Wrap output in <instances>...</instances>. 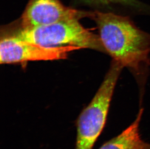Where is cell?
Listing matches in <instances>:
<instances>
[{"label": "cell", "mask_w": 150, "mask_h": 149, "mask_svg": "<svg viewBox=\"0 0 150 149\" xmlns=\"http://www.w3.org/2000/svg\"><path fill=\"white\" fill-rule=\"evenodd\" d=\"M95 21L105 52L132 72L143 86L150 66V34L139 28L129 17L96 11Z\"/></svg>", "instance_id": "cell-1"}, {"label": "cell", "mask_w": 150, "mask_h": 149, "mask_svg": "<svg viewBox=\"0 0 150 149\" xmlns=\"http://www.w3.org/2000/svg\"><path fill=\"white\" fill-rule=\"evenodd\" d=\"M142 113L143 110H139L136 119L130 125L99 149H150V144L143 141L139 133Z\"/></svg>", "instance_id": "cell-6"}, {"label": "cell", "mask_w": 150, "mask_h": 149, "mask_svg": "<svg viewBox=\"0 0 150 149\" xmlns=\"http://www.w3.org/2000/svg\"><path fill=\"white\" fill-rule=\"evenodd\" d=\"M122 68L113 60L99 89L79 116L75 149H92L105 127L115 86Z\"/></svg>", "instance_id": "cell-2"}, {"label": "cell", "mask_w": 150, "mask_h": 149, "mask_svg": "<svg viewBox=\"0 0 150 149\" xmlns=\"http://www.w3.org/2000/svg\"><path fill=\"white\" fill-rule=\"evenodd\" d=\"M81 49L74 46H45L25 41L14 35L1 39V64L21 63L29 61L65 59L69 53Z\"/></svg>", "instance_id": "cell-4"}, {"label": "cell", "mask_w": 150, "mask_h": 149, "mask_svg": "<svg viewBox=\"0 0 150 149\" xmlns=\"http://www.w3.org/2000/svg\"><path fill=\"white\" fill-rule=\"evenodd\" d=\"M90 12L64 6L60 0H30L21 19L22 30L89 17Z\"/></svg>", "instance_id": "cell-5"}, {"label": "cell", "mask_w": 150, "mask_h": 149, "mask_svg": "<svg viewBox=\"0 0 150 149\" xmlns=\"http://www.w3.org/2000/svg\"><path fill=\"white\" fill-rule=\"evenodd\" d=\"M78 20H71L28 30L14 35L25 41L45 46H74L105 52L99 35L83 26Z\"/></svg>", "instance_id": "cell-3"}, {"label": "cell", "mask_w": 150, "mask_h": 149, "mask_svg": "<svg viewBox=\"0 0 150 149\" xmlns=\"http://www.w3.org/2000/svg\"><path fill=\"white\" fill-rule=\"evenodd\" d=\"M83 2L93 6H105L111 4H122L138 9H144V6L137 0H82Z\"/></svg>", "instance_id": "cell-7"}]
</instances>
